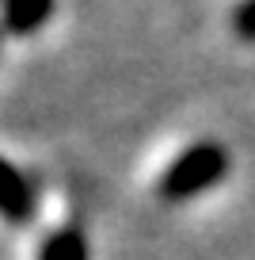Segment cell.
<instances>
[{
	"instance_id": "4",
	"label": "cell",
	"mask_w": 255,
	"mask_h": 260,
	"mask_svg": "<svg viewBox=\"0 0 255 260\" xmlns=\"http://www.w3.org/2000/svg\"><path fill=\"white\" fill-rule=\"evenodd\" d=\"M38 260H92L84 230H80V226H57L54 234L42 237Z\"/></svg>"
},
{
	"instance_id": "3",
	"label": "cell",
	"mask_w": 255,
	"mask_h": 260,
	"mask_svg": "<svg viewBox=\"0 0 255 260\" xmlns=\"http://www.w3.org/2000/svg\"><path fill=\"white\" fill-rule=\"evenodd\" d=\"M4 4V31L8 35H31L38 31L42 23L54 12V0H0Z\"/></svg>"
},
{
	"instance_id": "2",
	"label": "cell",
	"mask_w": 255,
	"mask_h": 260,
	"mask_svg": "<svg viewBox=\"0 0 255 260\" xmlns=\"http://www.w3.org/2000/svg\"><path fill=\"white\" fill-rule=\"evenodd\" d=\"M0 218L12 226H27L34 218V191L8 157H0Z\"/></svg>"
},
{
	"instance_id": "5",
	"label": "cell",
	"mask_w": 255,
	"mask_h": 260,
	"mask_svg": "<svg viewBox=\"0 0 255 260\" xmlns=\"http://www.w3.org/2000/svg\"><path fill=\"white\" fill-rule=\"evenodd\" d=\"M232 31L240 39L255 42V0H240L236 8H232Z\"/></svg>"
},
{
	"instance_id": "1",
	"label": "cell",
	"mask_w": 255,
	"mask_h": 260,
	"mask_svg": "<svg viewBox=\"0 0 255 260\" xmlns=\"http://www.w3.org/2000/svg\"><path fill=\"white\" fill-rule=\"evenodd\" d=\"M229 149L214 138L191 142L183 153H176L167 161V169L160 172L156 180V195L164 203H187V199H198L209 187H217L225 176H229Z\"/></svg>"
}]
</instances>
